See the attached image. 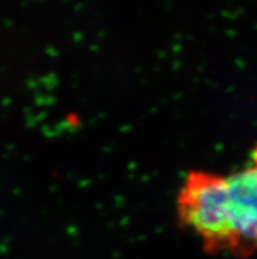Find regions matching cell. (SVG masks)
Wrapping results in <instances>:
<instances>
[{
  "label": "cell",
  "mask_w": 257,
  "mask_h": 259,
  "mask_svg": "<svg viewBox=\"0 0 257 259\" xmlns=\"http://www.w3.org/2000/svg\"><path fill=\"white\" fill-rule=\"evenodd\" d=\"M177 214L206 251L249 256L257 237L256 162L228 175L190 172L177 196Z\"/></svg>",
  "instance_id": "6da1fadb"
}]
</instances>
